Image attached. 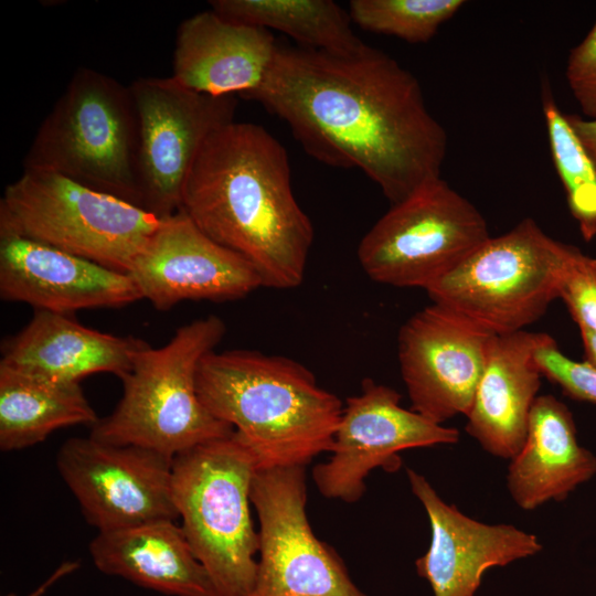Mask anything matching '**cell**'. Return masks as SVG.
<instances>
[{"label": "cell", "instance_id": "27", "mask_svg": "<svg viewBox=\"0 0 596 596\" xmlns=\"http://www.w3.org/2000/svg\"><path fill=\"white\" fill-rule=\"evenodd\" d=\"M558 298L579 330L596 333V258L574 248L566 264Z\"/></svg>", "mask_w": 596, "mask_h": 596}, {"label": "cell", "instance_id": "32", "mask_svg": "<svg viewBox=\"0 0 596 596\" xmlns=\"http://www.w3.org/2000/svg\"><path fill=\"white\" fill-rule=\"evenodd\" d=\"M585 351L586 362L596 369V333L579 330Z\"/></svg>", "mask_w": 596, "mask_h": 596}, {"label": "cell", "instance_id": "7", "mask_svg": "<svg viewBox=\"0 0 596 596\" xmlns=\"http://www.w3.org/2000/svg\"><path fill=\"white\" fill-rule=\"evenodd\" d=\"M574 248L525 217L509 232L490 236L425 290L433 304L493 334L524 330L558 298Z\"/></svg>", "mask_w": 596, "mask_h": 596}, {"label": "cell", "instance_id": "10", "mask_svg": "<svg viewBox=\"0 0 596 596\" xmlns=\"http://www.w3.org/2000/svg\"><path fill=\"white\" fill-rule=\"evenodd\" d=\"M258 529L257 572L246 596H365L307 517L306 466L256 471L251 489Z\"/></svg>", "mask_w": 596, "mask_h": 596}, {"label": "cell", "instance_id": "25", "mask_svg": "<svg viewBox=\"0 0 596 596\" xmlns=\"http://www.w3.org/2000/svg\"><path fill=\"white\" fill-rule=\"evenodd\" d=\"M543 114L552 159L567 204L585 241L596 236V168L549 86L543 88Z\"/></svg>", "mask_w": 596, "mask_h": 596}, {"label": "cell", "instance_id": "1", "mask_svg": "<svg viewBox=\"0 0 596 596\" xmlns=\"http://www.w3.org/2000/svg\"><path fill=\"white\" fill-rule=\"evenodd\" d=\"M245 98L283 119L316 160L361 169L391 205L440 178L446 131L417 78L375 47L334 55L278 46L264 82Z\"/></svg>", "mask_w": 596, "mask_h": 596}, {"label": "cell", "instance_id": "16", "mask_svg": "<svg viewBox=\"0 0 596 596\" xmlns=\"http://www.w3.org/2000/svg\"><path fill=\"white\" fill-rule=\"evenodd\" d=\"M413 494L430 524V544L415 562L434 596H473L490 567L505 566L538 554V536L511 524H487L446 503L414 469H406Z\"/></svg>", "mask_w": 596, "mask_h": 596}, {"label": "cell", "instance_id": "29", "mask_svg": "<svg viewBox=\"0 0 596 596\" xmlns=\"http://www.w3.org/2000/svg\"><path fill=\"white\" fill-rule=\"evenodd\" d=\"M566 79L585 118L596 119V21L587 35L572 49Z\"/></svg>", "mask_w": 596, "mask_h": 596}, {"label": "cell", "instance_id": "18", "mask_svg": "<svg viewBox=\"0 0 596 596\" xmlns=\"http://www.w3.org/2000/svg\"><path fill=\"white\" fill-rule=\"evenodd\" d=\"M278 44L267 29L224 19L214 10L178 28L171 77L196 93L246 97L264 82Z\"/></svg>", "mask_w": 596, "mask_h": 596}, {"label": "cell", "instance_id": "8", "mask_svg": "<svg viewBox=\"0 0 596 596\" xmlns=\"http://www.w3.org/2000/svg\"><path fill=\"white\" fill-rule=\"evenodd\" d=\"M161 220L62 174L23 170L0 200V233L127 273Z\"/></svg>", "mask_w": 596, "mask_h": 596}, {"label": "cell", "instance_id": "17", "mask_svg": "<svg viewBox=\"0 0 596 596\" xmlns=\"http://www.w3.org/2000/svg\"><path fill=\"white\" fill-rule=\"evenodd\" d=\"M0 297L64 315L142 299L127 273L8 233H0Z\"/></svg>", "mask_w": 596, "mask_h": 596}, {"label": "cell", "instance_id": "19", "mask_svg": "<svg viewBox=\"0 0 596 596\" xmlns=\"http://www.w3.org/2000/svg\"><path fill=\"white\" fill-rule=\"evenodd\" d=\"M553 339L520 330L492 337L485 370L467 414L466 432L487 453L512 459L522 448L543 374L535 352Z\"/></svg>", "mask_w": 596, "mask_h": 596}, {"label": "cell", "instance_id": "23", "mask_svg": "<svg viewBox=\"0 0 596 596\" xmlns=\"http://www.w3.org/2000/svg\"><path fill=\"white\" fill-rule=\"evenodd\" d=\"M99 417L79 383H63L0 365V449L21 450L57 429Z\"/></svg>", "mask_w": 596, "mask_h": 596}, {"label": "cell", "instance_id": "9", "mask_svg": "<svg viewBox=\"0 0 596 596\" xmlns=\"http://www.w3.org/2000/svg\"><path fill=\"white\" fill-rule=\"evenodd\" d=\"M489 237L478 209L437 178L391 205L356 254L373 281L426 289Z\"/></svg>", "mask_w": 596, "mask_h": 596}, {"label": "cell", "instance_id": "5", "mask_svg": "<svg viewBox=\"0 0 596 596\" xmlns=\"http://www.w3.org/2000/svg\"><path fill=\"white\" fill-rule=\"evenodd\" d=\"M257 470L255 456L234 432L172 461L171 496L180 526L217 596H246L255 583L258 531L251 489Z\"/></svg>", "mask_w": 596, "mask_h": 596}, {"label": "cell", "instance_id": "4", "mask_svg": "<svg viewBox=\"0 0 596 596\" xmlns=\"http://www.w3.org/2000/svg\"><path fill=\"white\" fill-rule=\"evenodd\" d=\"M225 333V322L210 315L177 329L164 345L142 349L121 379L124 391L118 404L91 427L89 436L174 458L232 435L234 428L214 417L196 391L199 365Z\"/></svg>", "mask_w": 596, "mask_h": 596}, {"label": "cell", "instance_id": "24", "mask_svg": "<svg viewBox=\"0 0 596 596\" xmlns=\"http://www.w3.org/2000/svg\"><path fill=\"white\" fill-rule=\"evenodd\" d=\"M212 10L232 22L280 31L305 47L353 55L364 44L351 18L331 0H212Z\"/></svg>", "mask_w": 596, "mask_h": 596}, {"label": "cell", "instance_id": "30", "mask_svg": "<svg viewBox=\"0 0 596 596\" xmlns=\"http://www.w3.org/2000/svg\"><path fill=\"white\" fill-rule=\"evenodd\" d=\"M566 118L596 168V119H588L576 114H568Z\"/></svg>", "mask_w": 596, "mask_h": 596}, {"label": "cell", "instance_id": "21", "mask_svg": "<svg viewBox=\"0 0 596 596\" xmlns=\"http://www.w3.org/2000/svg\"><path fill=\"white\" fill-rule=\"evenodd\" d=\"M596 475V456L582 446L572 412L553 395H539L520 451L511 459L507 487L515 504L532 511L563 501Z\"/></svg>", "mask_w": 596, "mask_h": 596}, {"label": "cell", "instance_id": "3", "mask_svg": "<svg viewBox=\"0 0 596 596\" xmlns=\"http://www.w3.org/2000/svg\"><path fill=\"white\" fill-rule=\"evenodd\" d=\"M196 391L205 408L234 428L258 470L307 467L330 453L344 406L301 363L254 350L206 354Z\"/></svg>", "mask_w": 596, "mask_h": 596}, {"label": "cell", "instance_id": "14", "mask_svg": "<svg viewBox=\"0 0 596 596\" xmlns=\"http://www.w3.org/2000/svg\"><path fill=\"white\" fill-rule=\"evenodd\" d=\"M493 336L437 304L413 315L397 342L411 409L439 425L467 416Z\"/></svg>", "mask_w": 596, "mask_h": 596}, {"label": "cell", "instance_id": "6", "mask_svg": "<svg viewBox=\"0 0 596 596\" xmlns=\"http://www.w3.org/2000/svg\"><path fill=\"white\" fill-rule=\"evenodd\" d=\"M138 143L130 87L79 67L40 125L23 167L62 174L142 207Z\"/></svg>", "mask_w": 596, "mask_h": 596}, {"label": "cell", "instance_id": "2", "mask_svg": "<svg viewBox=\"0 0 596 596\" xmlns=\"http://www.w3.org/2000/svg\"><path fill=\"white\" fill-rule=\"evenodd\" d=\"M181 209L247 260L263 287L304 281L313 226L292 193L287 151L264 127L234 120L215 130L191 169Z\"/></svg>", "mask_w": 596, "mask_h": 596}, {"label": "cell", "instance_id": "12", "mask_svg": "<svg viewBox=\"0 0 596 596\" xmlns=\"http://www.w3.org/2000/svg\"><path fill=\"white\" fill-rule=\"evenodd\" d=\"M173 458L92 436L65 440L56 454L61 478L85 520L98 532L177 520L171 496Z\"/></svg>", "mask_w": 596, "mask_h": 596}, {"label": "cell", "instance_id": "31", "mask_svg": "<svg viewBox=\"0 0 596 596\" xmlns=\"http://www.w3.org/2000/svg\"><path fill=\"white\" fill-rule=\"evenodd\" d=\"M79 568L78 561H65L56 567V570L33 592L28 596H43L55 583L63 577L76 572ZM4 596H17L14 593H9Z\"/></svg>", "mask_w": 596, "mask_h": 596}, {"label": "cell", "instance_id": "20", "mask_svg": "<svg viewBox=\"0 0 596 596\" xmlns=\"http://www.w3.org/2000/svg\"><path fill=\"white\" fill-rule=\"evenodd\" d=\"M148 345L136 337L85 327L72 315L35 310L19 332L3 340L0 365L63 383L96 373L121 380Z\"/></svg>", "mask_w": 596, "mask_h": 596}, {"label": "cell", "instance_id": "11", "mask_svg": "<svg viewBox=\"0 0 596 596\" xmlns=\"http://www.w3.org/2000/svg\"><path fill=\"white\" fill-rule=\"evenodd\" d=\"M139 128L137 174L142 209L162 220L182 206L184 187L207 138L234 121V96L191 91L170 77L132 82Z\"/></svg>", "mask_w": 596, "mask_h": 596}, {"label": "cell", "instance_id": "28", "mask_svg": "<svg viewBox=\"0 0 596 596\" xmlns=\"http://www.w3.org/2000/svg\"><path fill=\"white\" fill-rule=\"evenodd\" d=\"M535 362L543 376L556 383L566 395L596 403V369L586 361L566 356L554 339L536 350Z\"/></svg>", "mask_w": 596, "mask_h": 596}, {"label": "cell", "instance_id": "22", "mask_svg": "<svg viewBox=\"0 0 596 596\" xmlns=\"http://www.w3.org/2000/svg\"><path fill=\"white\" fill-rule=\"evenodd\" d=\"M96 568L168 596H217L174 520L98 532L89 543Z\"/></svg>", "mask_w": 596, "mask_h": 596}, {"label": "cell", "instance_id": "15", "mask_svg": "<svg viewBox=\"0 0 596 596\" xmlns=\"http://www.w3.org/2000/svg\"><path fill=\"white\" fill-rule=\"evenodd\" d=\"M128 274L161 311L185 300L240 299L263 287L247 260L205 235L182 209L161 220Z\"/></svg>", "mask_w": 596, "mask_h": 596}, {"label": "cell", "instance_id": "13", "mask_svg": "<svg viewBox=\"0 0 596 596\" xmlns=\"http://www.w3.org/2000/svg\"><path fill=\"white\" fill-rule=\"evenodd\" d=\"M400 401L397 391L371 379L362 381L360 394L347 398L331 456L312 469L321 496L354 503L364 494V480L373 469H398L400 451L459 441L456 428L406 409Z\"/></svg>", "mask_w": 596, "mask_h": 596}, {"label": "cell", "instance_id": "26", "mask_svg": "<svg viewBox=\"0 0 596 596\" xmlns=\"http://www.w3.org/2000/svg\"><path fill=\"white\" fill-rule=\"evenodd\" d=\"M465 3L464 0H352L349 14L369 32L424 43Z\"/></svg>", "mask_w": 596, "mask_h": 596}]
</instances>
